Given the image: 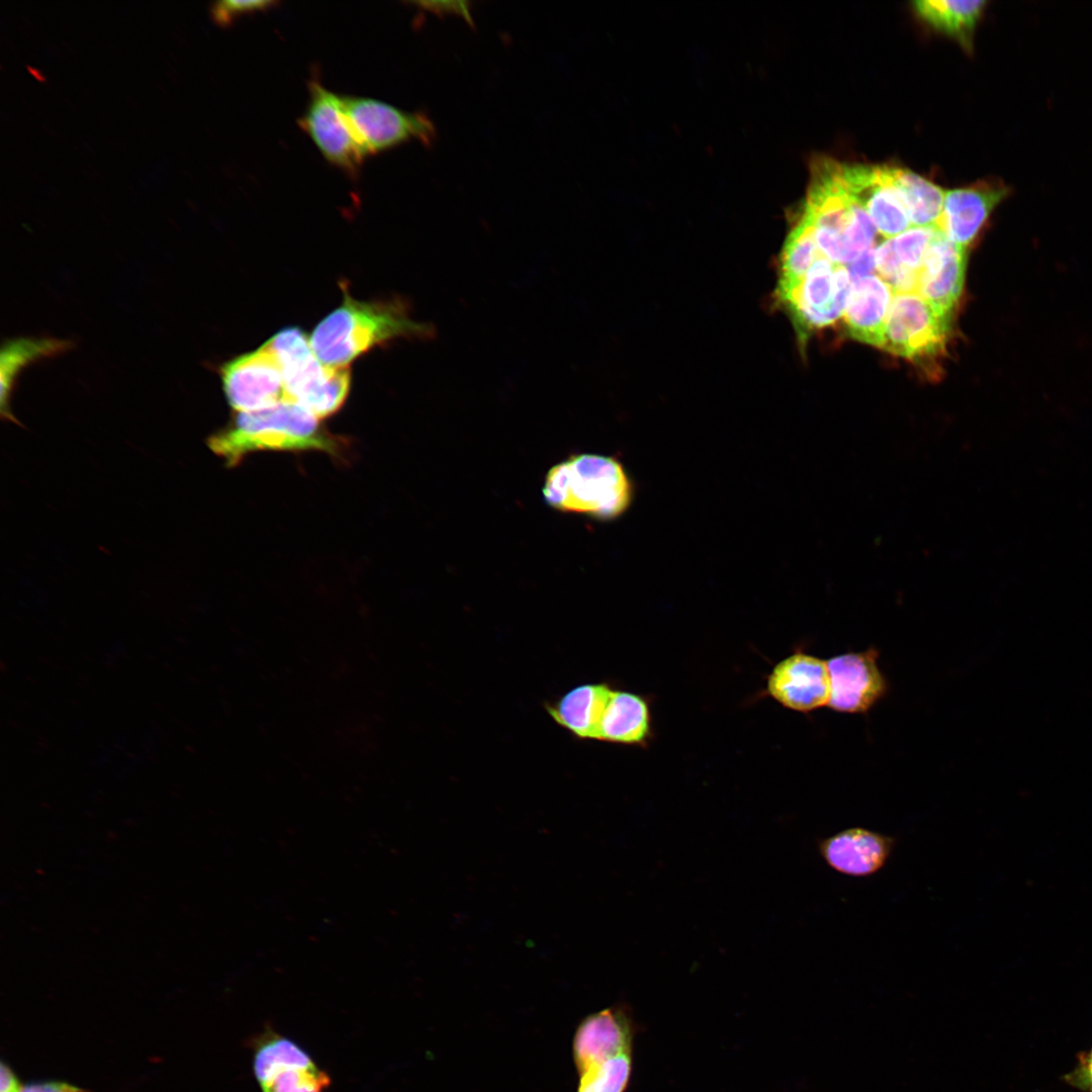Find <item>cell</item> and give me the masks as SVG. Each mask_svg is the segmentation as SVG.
Wrapping results in <instances>:
<instances>
[{
    "label": "cell",
    "mask_w": 1092,
    "mask_h": 1092,
    "mask_svg": "<svg viewBox=\"0 0 1092 1092\" xmlns=\"http://www.w3.org/2000/svg\"><path fill=\"white\" fill-rule=\"evenodd\" d=\"M207 446L228 467L256 451H322L347 461L348 439L332 434L321 419L303 406L283 400L273 406L237 413L225 427L210 435Z\"/></svg>",
    "instance_id": "cell-1"
},
{
    "label": "cell",
    "mask_w": 1092,
    "mask_h": 1092,
    "mask_svg": "<svg viewBox=\"0 0 1092 1092\" xmlns=\"http://www.w3.org/2000/svg\"><path fill=\"white\" fill-rule=\"evenodd\" d=\"M436 334L432 324L413 318L403 298L361 301L345 289L342 304L315 327L309 343L324 364L348 367L375 346L397 339L430 341Z\"/></svg>",
    "instance_id": "cell-2"
},
{
    "label": "cell",
    "mask_w": 1092,
    "mask_h": 1092,
    "mask_svg": "<svg viewBox=\"0 0 1092 1092\" xmlns=\"http://www.w3.org/2000/svg\"><path fill=\"white\" fill-rule=\"evenodd\" d=\"M799 214L809 223L819 253L833 263L850 264L875 247L879 232L847 192L837 161L813 163Z\"/></svg>",
    "instance_id": "cell-3"
},
{
    "label": "cell",
    "mask_w": 1092,
    "mask_h": 1092,
    "mask_svg": "<svg viewBox=\"0 0 1092 1092\" xmlns=\"http://www.w3.org/2000/svg\"><path fill=\"white\" fill-rule=\"evenodd\" d=\"M542 492L552 509L605 521L622 516L634 493L620 461L590 453L572 455L552 466Z\"/></svg>",
    "instance_id": "cell-4"
},
{
    "label": "cell",
    "mask_w": 1092,
    "mask_h": 1092,
    "mask_svg": "<svg viewBox=\"0 0 1092 1092\" xmlns=\"http://www.w3.org/2000/svg\"><path fill=\"white\" fill-rule=\"evenodd\" d=\"M267 343L279 362L286 400L303 406L321 420L341 408L350 389L348 367L324 364L297 328L284 329Z\"/></svg>",
    "instance_id": "cell-5"
},
{
    "label": "cell",
    "mask_w": 1092,
    "mask_h": 1092,
    "mask_svg": "<svg viewBox=\"0 0 1092 1092\" xmlns=\"http://www.w3.org/2000/svg\"><path fill=\"white\" fill-rule=\"evenodd\" d=\"M845 267L819 253L796 284L774 291L777 306L791 320L801 342L843 315L851 288V278Z\"/></svg>",
    "instance_id": "cell-6"
},
{
    "label": "cell",
    "mask_w": 1092,
    "mask_h": 1092,
    "mask_svg": "<svg viewBox=\"0 0 1092 1092\" xmlns=\"http://www.w3.org/2000/svg\"><path fill=\"white\" fill-rule=\"evenodd\" d=\"M344 112L367 157L411 141L426 147L437 139L427 113L408 112L387 102L364 96H342Z\"/></svg>",
    "instance_id": "cell-7"
},
{
    "label": "cell",
    "mask_w": 1092,
    "mask_h": 1092,
    "mask_svg": "<svg viewBox=\"0 0 1092 1092\" xmlns=\"http://www.w3.org/2000/svg\"><path fill=\"white\" fill-rule=\"evenodd\" d=\"M950 320L917 293H895L881 349L916 363L930 360L944 350Z\"/></svg>",
    "instance_id": "cell-8"
},
{
    "label": "cell",
    "mask_w": 1092,
    "mask_h": 1092,
    "mask_svg": "<svg viewBox=\"0 0 1092 1092\" xmlns=\"http://www.w3.org/2000/svg\"><path fill=\"white\" fill-rule=\"evenodd\" d=\"M308 96L298 119L299 127L328 163L355 176L367 155L344 112L342 95L312 79L308 83Z\"/></svg>",
    "instance_id": "cell-9"
},
{
    "label": "cell",
    "mask_w": 1092,
    "mask_h": 1092,
    "mask_svg": "<svg viewBox=\"0 0 1092 1092\" xmlns=\"http://www.w3.org/2000/svg\"><path fill=\"white\" fill-rule=\"evenodd\" d=\"M222 388L236 413H251L286 400L279 362L265 343L219 367Z\"/></svg>",
    "instance_id": "cell-10"
},
{
    "label": "cell",
    "mask_w": 1092,
    "mask_h": 1092,
    "mask_svg": "<svg viewBox=\"0 0 1092 1092\" xmlns=\"http://www.w3.org/2000/svg\"><path fill=\"white\" fill-rule=\"evenodd\" d=\"M838 169L847 192L871 217L880 236L895 238L912 226L884 166L838 162Z\"/></svg>",
    "instance_id": "cell-11"
},
{
    "label": "cell",
    "mask_w": 1092,
    "mask_h": 1092,
    "mask_svg": "<svg viewBox=\"0 0 1092 1092\" xmlns=\"http://www.w3.org/2000/svg\"><path fill=\"white\" fill-rule=\"evenodd\" d=\"M967 261V248L949 241L937 226L917 271L916 293L951 316L964 287Z\"/></svg>",
    "instance_id": "cell-12"
},
{
    "label": "cell",
    "mask_w": 1092,
    "mask_h": 1092,
    "mask_svg": "<svg viewBox=\"0 0 1092 1092\" xmlns=\"http://www.w3.org/2000/svg\"><path fill=\"white\" fill-rule=\"evenodd\" d=\"M875 649L845 653L827 661L831 693L828 706L838 712L863 713L887 691Z\"/></svg>",
    "instance_id": "cell-13"
},
{
    "label": "cell",
    "mask_w": 1092,
    "mask_h": 1092,
    "mask_svg": "<svg viewBox=\"0 0 1092 1092\" xmlns=\"http://www.w3.org/2000/svg\"><path fill=\"white\" fill-rule=\"evenodd\" d=\"M1009 193L1008 186L995 180L945 191L936 225L949 241L968 248Z\"/></svg>",
    "instance_id": "cell-14"
},
{
    "label": "cell",
    "mask_w": 1092,
    "mask_h": 1092,
    "mask_svg": "<svg viewBox=\"0 0 1092 1092\" xmlns=\"http://www.w3.org/2000/svg\"><path fill=\"white\" fill-rule=\"evenodd\" d=\"M768 693L779 703L799 712L828 705L831 693L827 662L805 653L793 654L775 666Z\"/></svg>",
    "instance_id": "cell-15"
},
{
    "label": "cell",
    "mask_w": 1092,
    "mask_h": 1092,
    "mask_svg": "<svg viewBox=\"0 0 1092 1092\" xmlns=\"http://www.w3.org/2000/svg\"><path fill=\"white\" fill-rule=\"evenodd\" d=\"M895 843L892 836L851 827L819 840L818 850L835 872L861 878L875 875L884 868Z\"/></svg>",
    "instance_id": "cell-16"
},
{
    "label": "cell",
    "mask_w": 1092,
    "mask_h": 1092,
    "mask_svg": "<svg viewBox=\"0 0 1092 1092\" xmlns=\"http://www.w3.org/2000/svg\"><path fill=\"white\" fill-rule=\"evenodd\" d=\"M632 1020L622 1006L586 1016L577 1026L573 1038V1060L577 1073L632 1051Z\"/></svg>",
    "instance_id": "cell-17"
},
{
    "label": "cell",
    "mask_w": 1092,
    "mask_h": 1092,
    "mask_svg": "<svg viewBox=\"0 0 1092 1092\" xmlns=\"http://www.w3.org/2000/svg\"><path fill=\"white\" fill-rule=\"evenodd\" d=\"M893 296L892 288L880 276L871 274L852 281L842 315L849 336L881 348Z\"/></svg>",
    "instance_id": "cell-18"
},
{
    "label": "cell",
    "mask_w": 1092,
    "mask_h": 1092,
    "mask_svg": "<svg viewBox=\"0 0 1092 1092\" xmlns=\"http://www.w3.org/2000/svg\"><path fill=\"white\" fill-rule=\"evenodd\" d=\"M612 693L613 690L603 684L577 686L548 705L547 712L558 725L574 736L598 739Z\"/></svg>",
    "instance_id": "cell-19"
},
{
    "label": "cell",
    "mask_w": 1092,
    "mask_h": 1092,
    "mask_svg": "<svg viewBox=\"0 0 1092 1092\" xmlns=\"http://www.w3.org/2000/svg\"><path fill=\"white\" fill-rule=\"evenodd\" d=\"M72 347L67 340L56 338H15L6 341L0 353L1 416L15 422L10 410V397L15 380L29 364L63 354Z\"/></svg>",
    "instance_id": "cell-20"
},
{
    "label": "cell",
    "mask_w": 1092,
    "mask_h": 1092,
    "mask_svg": "<svg viewBox=\"0 0 1092 1092\" xmlns=\"http://www.w3.org/2000/svg\"><path fill=\"white\" fill-rule=\"evenodd\" d=\"M884 168L905 205L911 225H936L942 213L945 191L908 169L885 165Z\"/></svg>",
    "instance_id": "cell-21"
},
{
    "label": "cell",
    "mask_w": 1092,
    "mask_h": 1092,
    "mask_svg": "<svg viewBox=\"0 0 1092 1092\" xmlns=\"http://www.w3.org/2000/svg\"><path fill=\"white\" fill-rule=\"evenodd\" d=\"M649 730V712L639 696L613 691L601 721L598 739L634 744L642 742Z\"/></svg>",
    "instance_id": "cell-22"
},
{
    "label": "cell",
    "mask_w": 1092,
    "mask_h": 1092,
    "mask_svg": "<svg viewBox=\"0 0 1092 1092\" xmlns=\"http://www.w3.org/2000/svg\"><path fill=\"white\" fill-rule=\"evenodd\" d=\"M986 4L984 0H921L913 7L924 22L970 48Z\"/></svg>",
    "instance_id": "cell-23"
},
{
    "label": "cell",
    "mask_w": 1092,
    "mask_h": 1092,
    "mask_svg": "<svg viewBox=\"0 0 1092 1092\" xmlns=\"http://www.w3.org/2000/svg\"><path fill=\"white\" fill-rule=\"evenodd\" d=\"M252 1049L254 1076L260 1086L284 1069L315 1065L306 1051L272 1027L254 1037Z\"/></svg>",
    "instance_id": "cell-24"
},
{
    "label": "cell",
    "mask_w": 1092,
    "mask_h": 1092,
    "mask_svg": "<svg viewBox=\"0 0 1092 1092\" xmlns=\"http://www.w3.org/2000/svg\"><path fill=\"white\" fill-rule=\"evenodd\" d=\"M631 1070L632 1051L624 1052L577 1073V1092H624Z\"/></svg>",
    "instance_id": "cell-25"
},
{
    "label": "cell",
    "mask_w": 1092,
    "mask_h": 1092,
    "mask_svg": "<svg viewBox=\"0 0 1092 1092\" xmlns=\"http://www.w3.org/2000/svg\"><path fill=\"white\" fill-rule=\"evenodd\" d=\"M875 266L880 277L895 293H916L917 272L899 260L893 238L884 239L875 248Z\"/></svg>",
    "instance_id": "cell-26"
},
{
    "label": "cell",
    "mask_w": 1092,
    "mask_h": 1092,
    "mask_svg": "<svg viewBox=\"0 0 1092 1092\" xmlns=\"http://www.w3.org/2000/svg\"><path fill=\"white\" fill-rule=\"evenodd\" d=\"M331 1078L316 1064L309 1067H290L263 1084V1092H323Z\"/></svg>",
    "instance_id": "cell-27"
},
{
    "label": "cell",
    "mask_w": 1092,
    "mask_h": 1092,
    "mask_svg": "<svg viewBox=\"0 0 1092 1092\" xmlns=\"http://www.w3.org/2000/svg\"><path fill=\"white\" fill-rule=\"evenodd\" d=\"M936 228L911 226L893 238L896 254L903 265L915 272L920 269Z\"/></svg>",
    "instance_id": "cell-28"
},
{
    "label": "cell",
    "mask_w": 1092,
    "mask_h": 1092,
    "mask_svg": "<svg viewBox=\"0 0 1092 1092\" xmlns=\"http://www.w3.org/2000/svg\"><path fill=\"white\" fill-rule=\"evenodd\" d=\"M271 0H222L210 5V16L220 26H228L240 16L266 11L276 6Z\"/></svg>",
    "instance_id": "cell-29"
},
{
    "label": "cell",
    "mask_w": 1092,
    "mask_h": 1092,
    "mask_svg": "<svg viewBox=\"0 0 1092 1092\" xmlns=\"http://www.w3.org/2000/svg\"><path fill=\"white\" fill-rule=\"evenodd\" d=\"M417 5L418 8L440 15L454 14L464 18V20L473 25V19L470 13V7L468 2L464 1H419L412 2Z\"/></svg>",
    "instance_id": "cell-30"
},
{
    "label": "cell",
    "mask_w": 1092,
    "mask_h": 1092,
    "mask_svg": "<svg viewBox=\"0 0 1092 1092\" xmlns=\"http://www.w3.org/2000/svg\"><path fill=\"white\" fill-rule=\"evenodd\" d=\"M20 1092H87L66 1081L48 1080L31 1082L21 1087Z\"/></svg>",
    "instance_id": "cell-31"
},
{
    "label": "cell",
    "mask_w": 1092,
    "mask_h": 1092,
    "mask_svg": "<svg viewBox=\"0 0 1092 1092\" xmlns=\"http://www.w3.org/2000/svg\"><path fill=\"white\" fill-rule=\"evenodd\" d=\"M875 248L867 251L866 253L860 255L854 262L848 264L847 271L850 275L851 282L864 276L871 275V273L876 270Z\"/></svg>",
    "instance_id": "cell-32"
},
{
    "label": "cell",
    "mask_w": 1092,
    "mask_h": 1092,
    "mask_svg": "<svg viewBox=\"0 0 1092 1092\" xmlns=\"http://www.w3.org/2000/svg\"><path fill=\"white\" fill-rule=\"evenodd\" d=\"M0 1075V1092H20L22 1086L10 1066L4 1062L1 1063Z\"/></svg>",
    "instance_id": "cell-33"
},
{
    "label": "cell",
    "mask_w": 1092,
    "mask_h": 1092,
    "mask_svg": "<svg viewBox=\"0 0 1092 1092\" xmlns=\"http://www.w3.org/2000/svg\"><path fill=\"white\" fill-rule=\"evenodd\" d=\"M1068 1079L1072 1084H1075L1076 1086L1084 1090L1092 1092V1072L1082 1075L1072 1073L1069 1075Z\"/></svg>",
    "instance_id": "cell-34"
},
{
    "label": "cell",
    "mask_w": 1092,
    "mask_h": 1092,
    "mask_svg": "<svg viewBox=\"0 0 1092 1092\" xmlns=\"http://www.w3.org/2000/svg\"><path fill=\"white\" fill-rule=\"evenodd\" d=\"M1092 1072V1049L1090 1053L1080 1061L1079 1067L1073 1072V1074L1082 1075Z\"/></svg>",
    "instance_id": "cell-35"
}]
</instances>
